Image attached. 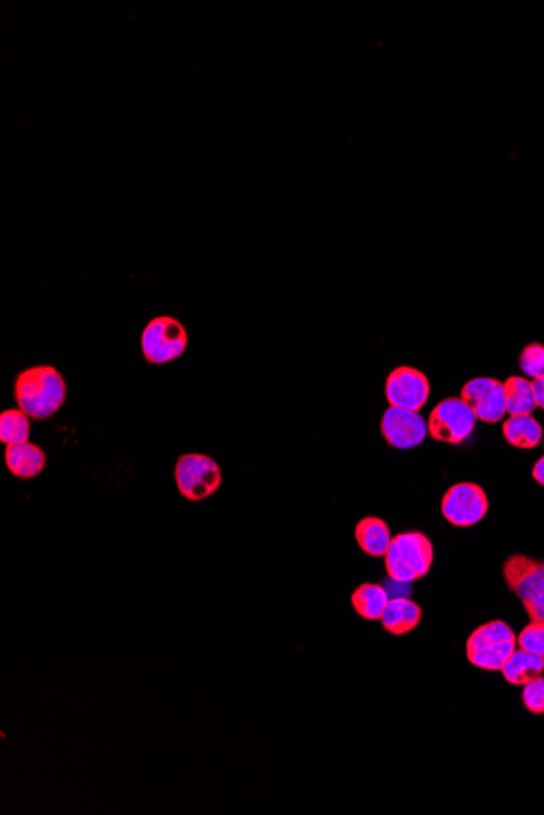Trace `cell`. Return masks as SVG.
I'll list each match as a JSON object with an SVG mask.
<instances>
[{"label":"cell","mask_w":544,"mask_h":815,"mask_svg":"<svg viewBox=\"0 0 544 815\" xmlns=\"http://www.w3.org/2000/svg\"><path fill=\"white\" fill-rule=\"evenodd\" d=\"M64 376L54 367L38 365L23 370L15 380V401L30 419L53 417L66 402Z\"/></svg>","instance_id":"6da1fadb"},{"label":"cell","mask_w":544,"mask_h":815,"mask_svg":"<svg viewBox=\"0 0 544 815\" xmlns=\"http://www.w3.org/2000/svg\"><path fill=\"white\" fill-rule=\"evenodd\" d=\"M517 650V635L504 620L481 625L466 640V658L478 669L501 672Z\"/></svg>","instance_id":"7a4b0ae2"},{"label":"cell","mask_w":544,"mask_h":815,"mask_svg":"<svg viewBox=\"0 0 544 815\" xmlns=\"http://www.w3.org/2000/svg\"><path fill=\"white\" fill-rule=\"evenodd\" d=\"M502 575L505 585L522 601L530 620L544 622V562L528 555H510Z\"/></svg>","instance_id":"3957f363"},{"label":"cell","mask_w":544,"mask_h":815,"mask_svg":"<svg viewBox=\"0 0 544 815\" xmlns=\"http://www.w3.org/2000/svg\"><path fill=\"white\" fill-rule=\"evenodd\" d=\"M188 331L185 324L173 316L150 319L141 336V349L150 365H165L185 354Z\"/></svg>","instance_id":"277c9868"},{"label":"cell","mask_w":544,"mask_h":815,"mask_svg":"<svg viewBox=\"0 0 544 815\" xmlns=\"http://www.w3.org/2000/svg\"><path fill=\"white\" fill-rule=\"evenodd\" d=\"M176 487L189 502L212 497L222 484L219 464L206 454H185L176 462Z\"/></svg>","instance_id":"5b68a950"},{"label":"cell","mask_w":544,"mask_h":815,"mask_svg":"<svg viewBox=\"0 0 544 815\" xmlns=\"http://www.w3.org/2000/svg\"><path fill=\"white\" fill-rule=\"evenodd\" d=\"M478 417L461 397H447L430 412V438L447 445H460L473 433Z\"/></svg>","instance_id":"8992f818"},{"label":"cell","mask_w":544,"mask_h":815,"mask_svg":"<svg viewBox=\"0 0 544 815\" xmlns=\"http://www.w3.org/2000/svg\"><path fill=\"white\" fill-rule=\"evenodd\" d=\"M489 511V500L483 487L473 482H460L442 498V515L455 528H471L481 523Z\"/></svg>","instance_id":"52a82bcc"},{"label":"cell","mask_w":544,"mask_h":815,"mask_svg":"<svg viewBox=\"0 0 544 815\" xmlns=\"http://www.w3.org/2000/svg\"><path fill=\"white\" fill-rule=\"evenodd\" d=\"M385 396L391 407L419 412L429 401V378L416 368L398 367L388 375Z\"/></svg>","instance_id":"ba28073f"},{"label":"cell","mask_w":544,"mask_h":815,"mask_svg":"<svg viewBox=\"0 0 544 815\" xmlns=\"http://www.w3.org/2000/svg\"><path fill=\"white\" fill-rule=\"evenodd\" d=\"M380 430L391 448L403 451L421 445L429 432L426 419L419 412L391 406L383 414Z\"/></svg>","instance_id":"9c48e42d"},{"label":"cell","mask_w":544,"mask_h":815,"mask_svg":"<svg viewBox=\"0 0 544 815\" xmlns=\"http://www.w3.org/2000/svg\"><path fill=\"white\" fill-rule=\"evenodd\" d=\"M461 399L484 423H497L507 414L504 383L496 378H474L461 388Z\"/></svg>","instance_id":"30bf717a"},{"label":"cell","mask_w":544,"mask_h":815,"mask_svg":"<svg viewBox=\"0 0 544 815\" xmlns=\"http://www.w3.org/2000/svg\"><path fill=\"white\" fill-rule=\"evenodd\" d=\"M396 547L400 550L401 557L409 567L413 568L417 575V580H421L429 573L434 563V547L429 537L422 532H403L393 537Z\"/></svg>","instance_id":"8fae6325"},{"label":"cell","mask_w":544,"mask_h":815,"mask_svg":"<svg viewBox=\"0 0 544 815\" xmlns=\"http://www.w3.org/2000/svg\"><path fill=\"white\" fill-rule=\"evenodd\" d=\"M46 453L30 441L9 445L5 449V466L18 479H35L46 466Z\"/></svg>","instance_id":"7c38bea8"},{"label":"cell","mask_w":544,"mask_h":815,"mask_svg":"<svg viewBox=\"0 0 544 815\" xmlns=\"http://www.w3.org/2000/svg\"><path fill=\"white\" fill-rule=\"evenodd\" d=\"M421 620L422 609L419 604L411 599L396 598L390 599L380 622L388 633L401 637L416 630Z\"/></svg>","instance_id":"4fadbf2b"},{"label":"cell","mask_w":544,"mask_h":815,"mask_svg":"<svg viewBox=\"0 0 544 815\" xmlns=\"http://www.w3.org/2000/svg\"><path fill=\"white\" fill-rule=\"evenodd\" d=\"M356 542L360 550L370 557H385L390 549L393 537L390 528L383 519L369 516L360 519L356 526Z\"/></svg>","instance_id":"5bb4252c"},{"label":"cell","mask_w":544,"mask_h":815,"mask_svg":"<svg viewBox=\"0 0 544 815\" xmlns=\"http://www.w3.org/2000/svg\"><path fill=\"white\" fill-rule=\"evenodd\" d=\"M501 672L505 682L514 687H523L530 684L531 680L543 676L544 658L517 646V650L510 656Z\"/></svg>","instance_id":"9a60e30c"},{"label":"cell","mask_w":544,"mask_h":815,"mask_svg":"<svg viewBox=\"0 0 544 815\" xmlns=\"http://www.w3.org/2000/svg\"><path fill=\"white\" fill-rule=\"evenodd\" d=\"M504 440L518 449H533L540 445L544 432L533 415L509 417L502 425Z\"/></svg>","instance_id":"2e32d148"},{"label":"cell","mask_w":544,"mask_h":815,"mask_svg":"<svg viewBox=\"0 0 544 815\" xmlns=\"http://www.w3.org/2000/svg\"><path fill=\"white\" fill-rule=\"evenodd\" d=\"M351 601L359 617L373 622V620L382 619L383 612L390 602V596L382 585L364 583V585L357 586L356 591L352 593Z\"/></svg>","instance_id":"e0dca14e"},{"label":"cell","mask_w":544,"mask_h":815,"mask_svg":"<svg viewBox=\"0 0 544 815\" xmlns=\"http://www.w3.org/2000/svg\"><path fill=\"white\" fill-rule=\"evenodd\" d=\"M505 409L510 417L518 415H533L536 406L533 383L522 376H510L504 383Z\"/></svg>","instance_id":"ac0fdd59"},{"label":"cell","mask_w":544,"mask_h":815,"mask_svg":"<svg viewBox=\"0 0 544 815\" xmlns=\"http://www.w3.org/2000/svg\"><path fill=\"white\" fill-rule=\"evenodd\" d=\"M30 436V417L23 410H4L0 415V441L5 445L25 443Z\"/></svg>","instance_id":"d6986e66"},{"label":"cell","mask_w":544,"mask_h":815,"mask_svg":"<svg viewBox=\"0 0 544 815\" xmlns=\"http://www.w3.org/2000/svg\"><path fill=\"white\" fill-rule=\"evenodd\" d=\"M385 568H387L388 576L391 580L398 581V583H413L417 580V575L414 573L413 568L409 567L408 563L404 562L401 557L400 550L396 547L395 542H391L390 549L385 554Z\"/></svg>","instance_id":"ffe728a7"},{"label":"cell","mask_w":544,"mask_h":815,"mask_svg":"<svg viewBox=\"0 0 544 815\" xmlns=\"http://www.w3.org/2000/svg\"><path fill=\"white\" fill-rule=\"evenodd\" d=\"M518 363H520L523 373L531 380L544 376V345L540 344V342L528 344L522 350Z\"/></svg>","instance_id":"44dd1931"},{"label":"cell","mask_w":544,"mask_h":815,"mask_svg":"<svg viewBox=\"0 0 544 815\" xmlns=\"http://www.w3.org/2000/svg\"><path fill=\"white\" fill-rule=\"evenodd\" d=\"M517 646L544 658V622L530 620V624L518 633Z\"/></svg>","instance_id":"7402d4cb"},{"label":"cell","mask_w":544,"mask_h":815,"mask_svg":"<svg viewBox=\"0 0 544 815\" xmlns=\"http://www.w3.org/2000/svg\"><path fill=\"white\" fill-rule=\"evenodd\" d=\"M522 702L531 715H544V677L523 685Z\"/></svg>","instance_id":"603a6c76"},{"label":"cell","mask_w":544,"mask_h":815,"mask_svg":"<svg viewBox=\"0 0 544 815\" xmlns=\"http://www.w3.org/2000/svg\"><path fill=\"white\" fill-rule=\"evenodd\" d=\"M533 383V393H535L536 406L544 410V376L531 381Z\"/></svg>","instance_id":"cb8c5ba5"},{"label":"cell","mask_w":544,"mask_h":815,"mask_svg":"<svg viewBox=\"0 0 544 815\" xmlns=\"http://www.w3.org/2000/svg\"><path fill=\"white\" fill-rule=\"evenodd\" d=\"M531 476H533V479H535L538 484L544 487V456H541V458L536 461L535 466H533V471H531Z\"/></svg>","instance_id":"d4e9b609"}]
</instances>
